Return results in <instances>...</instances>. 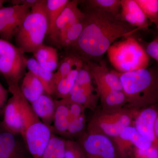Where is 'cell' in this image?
Here are the masks:
<instances>
[{"instance_id":"6da1fadb","label":"cell","mask_w":158,"mask_h":158,"mask_svg":"<svg viewBox=\"0 0 158 158\" xmlns=\"http://www.w3.org/2000/svg\"><path fill=\"white\" fill-rule=\"evenodd\" d=\"M85 14L83 31L73 48L84 59L101 56L116 39L141 30L100 9L87 8Z\"/></svg>"},{"instance_id":"7a4b0ae2","label":"cell","mask_w":158,"mask_h":158,"mask_svg":"<svg viewBox=\"0 0 158 158\" xmlns=\"http://www.w3.org/2000/svg\"><path fill=\"white\" fill-rule=\"evenodd\" d=\"M127 99L125 107L138 110L158 103V70L153 68L116 72Z\"/></svg>"},{"instance_id":"3957f363","label":"cell","mask_w":158,"mask_h":158,"mask_svg":"<svg viewBox=\"0 0 158 158\" xmlns=\"http://www.w3.org/2000/svg\"><path fill=\"white\" fill-rule=\"evenodd\" d=\"M46 2L38 0L15 35L16 47L23 54L33 53L43 44L48 30Z\"/></svg>"},{"instance_id":"277c9868","label":"cell","mask_w":158,"mask_h":158,"mask_svg":"<svg viewBox=\"0 0 158 158\" xmlns=\"http://www.w3.org/2000/svg\"><path fill=\"white\" fill-rule=\"evenodd\" d=\"M107 52L112 65L121 73L147 68L149 64V57L146 52L131 36L112 44Z\"/></svg>"},{"instance_id":"5b68a950","label":"cell","mask_w":158,"mask_h":158,"mask_svg":"<svg viewBox=\"0 0 158 158\" xmlns=\"http://www.w3.org/2000/svg\"><path fill=\"white\" fill-rule=\"evenodd\" d=\"M135 111L126 107L114 111L97 110L87 125L86 131L115 138L126 127L132 125Z\"/></svg>"},{"instance_id":"8992f818","label":"cell","mask_w":158,"mask_h":158,"mask_svg":"<svg viewBox=\"0 0 158 158\" xmlns=\"http://www.w3.org/2000/svg\"><path fill=\"white\" fill-rule=\"evenodd\" d=\"M52 131L43 123L36 114L26 120L20 135L32 158H42L48 144Z\"/></svg>"},{"instance_id":"52a82bcc","label":"cell","mask_w":158,"mask_h":158,"mask_svg":"<svg viewBox=\"0 0 158 158\" xmlns=\"http://www.w3.org/2000/svg\"><path fill=\"white\" fill-rule=\"evenodd\" d=\"M78 142L87 158H120L113 140L107 136L85 131Z\"/></svg>"},{"instance_id":"ba28073f","label":"cell","mask_w":158,"mask_h":158,"mask_svg":"<svg viewBox=\"0 0 158 158\" xmlns=\"http://www.w3.org/2000/svg\"><path fill=\"white\" fill-rule=\"evenodd\" d=\"M31 7L25 5H12L0 9V37L9 41L14 37Z\"/></svg>"},{"instance_id":"9c48e42d","label":"cell","mask_w":158,"mask_h":158,"mask_svg":"<svg viewBox=\"0 0 158 158\" xmlns=\"http://www.w3.org/2000/svg\"><path fill=\"white\" fill-rule=\"evenodd\" d=\"M112 139L120 158H127L135 148L146 150L152 145L133 125L126 127L118 136Z\"/></svg>"},{"instance_id":"30bf717a","label":"cell","mask_w":158,"mask_h":158,"mask_svg":"<svg viewBox=\"0 0 158 158\" xmlns=\"http://www.w3.org/2000/svg\"><path fill=\"white\" fill-rule=\"evenodd\" d=\"M158 113L156 105L136 110L132 125L152 145L158 148V139L154 131L155 121Z\"/></svg>"},{"instance_id":"8fae6325","label":"cell","mask_w":158,"mask_h":158,"mask_svg":"<svg viewBox=\"0 0 158 158\" xmlns=\"http://www.w3.org/2000/svg\"><path fill=\"white\" fill-rule=\"evenodd\" d=\"M27 59L24 55L19 57H0V73L6 79L9 89L19 86L24 76Z\"/></svg>"},{"instance_id":"7c38bea8","label":"cell","mask_w":158,"mask_h":158,"mask_svg":"<svg viewBox=\"0 0 158 158\" xmlns=\"http://www.w3.org/2000/svg\"><path fill=\"white\" fill-rule=\"evenodd\" d=\"M87 63L91 78L97 89L109 88L123 91L121 81L116 72H111L104 64H97L90 60L84 59Z\"/></svg>"},{"instance_id":"4fadbf2b","label":"cell","mask_w":158,"mask_h":158,"mask_svg":"<svg viewBox=\"0 0 158 158\" xmlns=\"http://www.w3.org/2000/svg\"><path fill=\"white\" fill-rule=\"evenodd\" d=\"M12 96L4 109L3 124L6 130L15 135H20L21 123L19 108V86L9 89Z\"/></svg>"},{"instance_id":"5bb4252c","label":"cell","mask_w":158,"mask_h":158,"mask_svg":"<svg viewBox=\"0 0 158 158\" xmlns=\"http://www.w3.org/2000/svg\"><path fill=\"white\" fill-rule=\"evenodd\" d=\"M17 135L7 130L0 132V158H28V151Z\"/></svg>"},{"instance_id":"9a60e30c","label":"cell","mask_w":158,"mask_h":158,"mask_svg":"<svg viewBox=\"0 0 158 158\" xmlns=\"http://www.w3.org/2000/svg\"><path fill=\"white\" fill-rule=\"evenodd\" d=\"M116 17L140 30L149 26L148 19L135 0H121V11Z\"/></svg>"},{"instance_id":"2e32d148","label":"cell","mask_w":158,"mask_h":158,"mask_svg":"<svg viewBox=\"0 0 158 158\" xmlns=\"http://www.w3.org/2000/svg\"><path fill=\"white\" fill-rule=\"evenodd\" d=\"M68 101L69 106L68 128L67 136L69 138L81 137L87 128L85 108L83 106Z\"/></svg>"},{"instance_id":"e0dca14e","label":"cell","mask_w":158,"mask_h":158,"mask_svg":"<svg viewBox=\"0 0 158 158\" xmlns=\"http://www.w3.org/2000/svg\"><path fill=\"white\" fill-rule=\"evenodd\" d=\"M78 2L77 0L69 1L59 15L56 24L54 42L57 43L58 34L60 31L84 19L85 12L81 11L78 7Z\"/></svg>"},{"instance_id":"ac0fdd59","label":"cell","mask_w":158,"mask_h":158,"mask_svg":"<svg viewBox=\"0 0 158 158\" xmlns=\"http://www.w3.org/2000/svg\"><path fill=\"white\" fill-rule=\"evenodd\" d=\"M31 104L37 117L52 131L56 104L51 95L45 92Z\"/></svg>"},{"instance_id":"d6986e66","label":"cell","mask_w":158,"mask_h":158,"mask_svg":"<svg viewBox=\"0 0 158 158\" xmlns=\"http://www.w3.org/2000/svg\"><path fill=\"white\" fill-rule=\"evenodd\" d=\"M97 90L102 110L114 111L125 107L127 99L123 91L109 88H102Z\"/></svg>"},{"instance_id":"ffe728a7","label":"cell","mask_w":158,"mask_h":158,"mask_svg":"<svg viewBox=\"0 0 158 158\" xmlns=\"http://www.w3.org/2000/svg\"><path fill=\"white\" fill-rule=\"evenodd\" d=\"M55 101L56 109L52 130L58 135L66 137L69 114L68 102L65 99L56 100Z\"/></svg>"},{"instance_id":"44dd1931","label":"cell","mask_w":158,"mask_h":158,"mask_svg":"<svg viewBox=\"0 0 158 158\" xmlns=\"http://www.w3.org/2000/svg\"><path fill=\"white\" fill-rule=\"evenodd\" d=\"M19 88L23 96L30 103L36 101L45 92L41 82L30 71L25 74Z\"/></svg>"},{"instance_id":"7402d4cb","label":"cell","mask_w":158,"mask_h":158,"mask_svg":"<svg viewBox=\"0 0 158 158\" xmlns=\"http://www.w3.org/2000/svg\"><path fill=\"white\" fill-rule=\"evenodd\" d=\"M33 53L34 59L46 70L53 72L57 69L59 62L56 49L43 44Z\"/></svg>"},{"instance_id":"603a6c76","label":"cell","mask_w":158,"mask_h":158,"mask_svg":"<svg viewBox=\"0 0 158 158\" xmlns=\"http://www.w3.org/2000/svg\"><path fill=\"white\" fill-rule=\"evenodd\" d=\"M27 68L41 82L45 93L51 95L54 94L56 86L53 81L54 73L43 68L33 58L27 60Z\"/></svg>"},{"instance_id":"cb8c5ba5","label":"cell","mask_w":158,"mask_h":158,"mask_svg":"<svg viewBox=\"0 0 158 158\" xmlns=\"http://www.w3.org/2000/svg\"><path fill=\"white\" fill-rule=\"evenodd\" d=\"M98 98V94L89 93L80 88L75 83L68 96L65 99L83 106L85 109L94 111L97 106Z\"/></svg>"},{"instance_id":"d4e9b609","label":"cell","mask_w":158,"mask_h":158,"mask_svg":"<svg viewBox=\"0 0 158 158\" xmlns=\"http://www.w3.org/2000/svg\"><path fill=\"white\" fill-rule=\"evenodd\" d=\"M69 0H47V14L48 21L47 34L53 41H55V32L57 19L63 9L69 2Z\"/></svg>"},{"instance_id":"484cf974","label":"cell","mask_w":158,"mask_h":158,"mask_svg":"<svg viewBox=\"0 0 158 158\" xmlns=\"http://www.w3.org/2000/svg\"><path fill=\"white\" fill-rule=\"evenodd\" d=\"M85 63L84 59L79 55L71 54L64 57L59 63L56 71L54 73L53 81L56 87L59 81L71 71L75 67L83 66Z\"/></svg>"},{"instance_id":"4316f807","label":"cell","mask_w":158,"mask_h":158,"mask_svg":"<svg viewBox=\"0 0 158 158\" xmlns=\"http://www.w3.org/2000/svg\"><path fill=\"white\" fill-rule=\"evenodd\" d=\"M83 20L60 31L58 34L57 43L62 47L73 48L77 43L83 31Z\"/></svg>"},{"instance_id":"83f0119b","label":"cell","mask_w":158,"mask_h":158,"mask_svg":"<svg viewBox=\"0 0 158 158\" xmlns=\"http://www.w3.org/2000/svg\"><path fill=\"white\" fill-rule=\"evenodd\" d=\"M83 66L74 68L57 84L54 94H56L58 98L60 99L67 98L75 83L79 69Z\"/></svg>"},{"instance_id":"f1b7e54d","label":"cell","mask_w":158,"mask_h":158,"mask_svg":"<svg viewBox=\"0 0 158 158\" xmlns=\"http://www.w3.org/2000/svg\"><path fill=\"white\" fill-rule=\"evenodd\" d=\"M65 140L52 133L42 158H64Z\"/></svg>"},{"instance_id":"f546056e","label":"cell","mask_w":158,"mask_h":158,"mask_svg":"<svg viewBox=\"0 0 158 158\" xmlns=\"http://www.w3.org/2000/svg\"><path fill=\"white\" fill-rule=\"evenodd\" d=\"M88 8H94L117 15L121 9V0H88L84 1Z\"/></svg>"},{"instance_id":"4dcf8cb0","label":"cell","mask_w":158,"mask_h":158,"mask_svg":"<svg viewBox=\"0 0 158 158\" xmlns=\"http://www.w3.org/2000/svg\"><path fill=\"white\" fill-rule=\"evenodd\" d=\"M147 19L158 28V0H135Z\"/></svg>"},{"instance_id":"1f68e13d","label":"cell","mask_w":158,"mask_h":158,"mask_svg":"<svg viewBox=\"0 0 158 158\" xmlns=\"http://www.w3.org/2000/svg\"><path fill=\"white\" fill-rule=\"evenodd\" d=\"M91 80L92 78L90 75V71L87 63L85 62L84 65L79 69L75 83L81 88L94 91Z\"/></svg>"},{"instance_id":"d6a6232c","label":"cell","mask_w":158,"mask_h":158,"mask_svg":"<svg viewBox=\"0 0 158 158\" xmlns=\"http://www.w3.org/2000/svg\"><path fill=\"white\" fill-rule=\"evenodd\" d=\"M64 158H87L78 141L65 140V152Z\"/></svg>"},{"instance_id":"836d02e7","label":"cell","mask_w":158,"mask_h":158,"mask_svg":"<svg viewBox=\"0 0 158 158\" xmlns=\"http://www.w3.org/2000/svg\"><path fill=\"white\" fill-rule=\"evenodd\" d=\"M23 55L17 47L0 38V57H19Z\"/></svg>"},{"instance_id":"e575fe53","label":"cell","mask_w":158,"mask_h":158,"mask_svg":"<svg viewBox=\"0 0 158 158\" xmlns=\"http://www.w3.org/2000/svg\"><path fill=\"white\" fill-rule=\"evenodd\" d=\"M132 153L133 158H158V148L152 145L146 150L135 148Z\"/></svg>"},{"instance_id":"d590c367","label":"cell","mask_w":158,"mask_h":158,"mask_svg":"<svg viewBox=\"0 0 158 158\" xmlns=\"http://www.w3.org/2000/svg\"><path fill=\"white\" fill-rule=\"evenodd\" d=\"M146 53L158 62V40L157 38L148 44L146 49Z\"/></svg>"},{"instance_id":"8d00e7d4","label":"cell","mask_w":158,"mask_h":158,"mask_svg":"<svg viewBox=\"0 0 158 158\" xmlns=\"http://www.w3.org/2000/svg\"><path fill=\"white\" fill-rule=\"evenodd\" d=\"M8 91L0 83V112L5 108L7 102Z\"/></svg>"},{"instance_id":"74e56055","label":"cell","mask_w":158,"mask_h":158,"mask_svg":"<svg viewBox=\"0 0 158 158\" xmlns=\"http://www.w3.org/2000/svg\"><path fill=\"white\" fill-rule=\"evenodd\" d=\"M38 0H14L11 1L12 5H25L32 8L38 2Z\"/></svg>"},{"instance_id":"f35d334b","label":"cell","mask_w":158,"mask_h":158,"mask_svg":"<svg viewBox=\"0 0 158 158\" xmlns=\"http://www.w3.org/2000/svg\"><path fill=\"white\" fill-rule=\"evenodd\" d=\"M154 131L158 139V113L156 118L155 121Z\"/></svg>"},{"instance_id":"ab89813d","label":"cell","mask_w":158,"mask_h":158,"mask_svg":"<svg viewBox=\"0 0 158 158\" xmlns=\"http://www.w3.org/2000/svg\"><path fill=\"white\" fill-rule=\"evenodd\" d=\"M6 2V1H4V0H0V9L4 7L3 5Z\"/></svg>"},{"instance_id":"60d3db41","label":"cell","mask_w":158,"mask_h":158,"mask_svg":"<svg viewBox=\"0 0 158 158\" xmlns=\"http://www.w3.org/2000/svg\"><path fill=\"white\" fill-rule=\"evenodd\" d=\"M157 39H158V38H157Z\"/></svg>"},{"instance_id":"b9f144b4","label":"cell","mask_w":158,"mask_h":158,"mask_svg":"<svg viewBox=\"0 0 158 158\" xmlns=\"http://www.w3.org/2000/svg\"><path fill=\"white\" fill-rule=\"evenodd\" d=\"M0 74H1V73H0Z\"/></svg>"}]
</instances>
